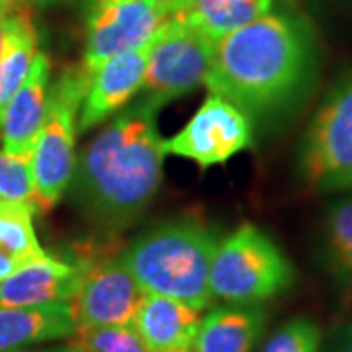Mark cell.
<instances>
[{"mask_svg": "<svg viewBox=\"0 0 352 352\" xmlns=\"http://www.w3.org/2000/svg\"><path fill=\"white\" fill-rule=\"evenodd\" d=\"M346 294H349V303L352 307V274H346Z\"/></svg>", "mask_w": 352, "mask_h": 352, "instance_id": "d6a6232c", "label": "cell"}, {"mask_svg": "<svg viewBox=\"0 0 352 352\" xmlns=\"http://www.w3.org/2000/svg\"><path fill=\"white\" fill-rule=\"evenodd\" d=\"M50 75L51 63L45 53L38 51L32 69L25 76L24 85L8 102L2 122V151L10 155L32 157L34 145L38 139L39 127L47 110V96H50Z\"/></svg>", "mask_w": 352, "mask_h": 352, "instance_id": "4fadbf2b", "label": "cell"}, {"mask_svg": "<svg viewBox=\"0 0 352 352\" xmlns=\"http://www.w3.org/2000/svg\"><path fill=\"white\" fill-rule=\"evenodd\" d=\"M24 264L20 263V261H16V258H12L10 254H6L4 251H0V282L2 280H6V278L10 276V274H14L18 268H22Z\"/></svg>", "mask_w": 352, "mask_h": 352, "instance_id": "d4e9b609", "label": "cell"}, {"mask_svg": "<svg viewBox=\"0 0 352 352\" xmlns=\"http://www.w3.org/2000/svg\"><path fill=\"white\" fill-rule=\"evenodd\" d=\"M76 333L71 302L32 307H0V352H28V349L67 339Z\"/></svg>", "mask_w": 352, "mask_h": 352, "instance_id": "9a60e30c", "label": "cell"}, {"mask_svg": "<svg viewBox=\"0 0 352 352\" xmlns=\"http://www.w3.org/2000/svg\"><path fill=\"white\" fill-rule=\"evenodd\" d=\"M266 311L261 305L214 309L200 321L190 352H251L263 337Z\"/></svg>", "mask_w": 352, "mask_h": 352, "instance_id": "2e32d148", "label": "cell"}, {"mask_svg": "<svg viewBox=\"0 0 352 352\" xmlns=\"http://www.w3.org/2000/svg\"><path fill=\"white\" fill-rule=\"evenodd\" d=\"M215 39L182 16H170L155 34L149 47L143 100L155 108L204 85L212 67Z\"/></svg>", "mask_w": 352, "mask_h": 352, "instance_id": "52a82bcc", "label": "cell"}, {"mask_svg": "<svg viewBox=\"0 0 352 352\" xmlns=\"http://www.w3.org/2000/svg\"><path fill=\"white\" fill-rule=\"evenodd\" d=\"M164 20H168V16L159 0L90 8L82 67L92 73L116 55L151 43Z\"/></svg>", "mask_w": 352, "mask_h": 352, "instance_id": "30bf717a", "label": "cell"}, {"mask_svg": "<svg viewBox=\"0 0 352 352\" xmlns=\"http://www.w3.org/2000/svg\"><path fill=\"white\" fill-rule=\"evenodd\" d=\"M217 241L206 227L175 221L155 227L120 254L147 294L173 298L196 309L214 302L210 266Z\"/></svg>", "mask_w": 352, "mask_h": 352, "instance_id": "3957f363", "label": "cell"}, {"mask_svg": "<svg viewBox=\"0 0 352 352\" xmlns=\"http://www.w3.org/2000/svg\"><path fill=\"white\" fill-rule=\"evenodd\" d=\"M327 352H346V351H344V346L340 344L339 337H335V339H333V342L329 344Z\"/></svg>", "mask_w": 352, "mask_h": 352, "instance_id": "4dcf8cb0", "label": "cell"}, {"mask_svg": "<svg viewBox=\"0 0 352 352\" xmlns=\"http://www.w3.org/2000/svg\"><path fill=\"white\" fill-rule=\"evenodd\" d=\"M34 36H38V30L28 8L0 20V57L10 50L14 43L25 38H34Z\"/></svg>", "mask_w": 352, "mask_h": 352, "instance_id": "cb8c5ba5", "label": "cell"}, {"mask_svg": "<svg viewBox=\"0 0 352 352\" xmlns=\"http://www.w3.org/2000/svg\"><path fill=\"white\" fill-rule=\"evenodd\" d=\"M294 266L268 233L245 223L215 247L210 292L233 305H261L294 284Z\"/></svg>", "mask_w": 352, "mask_h": 352, "instance_id": "277c9868", "label": "cell"}, {"mask_svg": "<svg viewBox=\"0 0 352 352\" xmlns=\"http://www.w3.org/2000/svg\"><path fill=\"white\" fill-rule=\"evenodd\" d=\"M129 2H139V0H90V8L110 6V4H129Z\"/></svg>", "mask_w": 352, "mask_h": 352, "instance_id": "f1b7e54d", "label": "cell"}, {"mask_svg": "<svg viewBox=\"0 0 352 352\" xmlns=\"http://www.w3.org/2000/svg\"><path fill=\"white\" fill-rule=\"evenodd\" d=\"M303 180L319 192L352 190V71L327 92L305 131Z\"/></svg>", "mask_w": 352, "mask_h": 352, "instance_id": "8992f818", "label": "cell"}, {"mask_svg": "<svg viewBox=\"0 0 352 352\" xmlns=\"http://www.w3.org/2000/svg\"><path fill=\"white\" fill-rule=\"evenodd\" d=\"M149 47L151 43L116 55L90 73L87 94L78 113L80 133L106 122L127 102L133 100L145 80Z\"/></svg>", "mask_w": 352, "mask_h": 352, "instance_id": "8fae6325", "label": "cell"}, {"mask_svg": "<svg viewBox=\"0 0 352 352\" xmlns=\"http://www.w3.org/2000/svg\"><path fill=\"white\" fill-rule=\"evenodd\" d=\"M337 337H339L340 344L344 346V351L352 352V321H351V323H346L344 327L340 329Z\"/></svg>", "mask_w": 352, "mask_h": 352, "instance_id": "83f0119b", "label": "cell"}, {"mask_svg": "<svg viewBox=\"0 0 352 352\" xmlns=\"http://www.w3.org/2000/svg\"><path fill=\"white\" fill-rule=\"evenodd\" d=\"M159 2H161V6L164 8V12H166L168 18L180 14L186 6H188V0H159Z\"/></svg>", "mask_w": 352, "mask_h": 352, "instance_id": "4316f807", "label": "cell"}, {"mask_svg": "<svg viewBox=\"0 0 352 352\" xmlns=\"http://www.w3.org/2000/svg\"><path fill=\"white\" fill-rule=\"evenodd\" d=\"M200 321V309L173 298L147 294L131 327L149 352H176L192 349Z\"/></svg>", "mask_w": 352, "mask_h": 352, "instance_id": "5bb4252c", "label": "cell"}, {"mask_svg": "<svg viewBox=\"0 0 352 352\" xmlns=\"http://www.w3.org/2000/svg\"><path fill=\"white\" fill-rule=\"evenodd\" d=\"M323 333L309 317H294L266 340L263 352H319Z\"/></svg>", "mask_w": 352, "mask_h": 352, "instance_id": "603a6c76", "label": "cell"}, {"mask_svg": "<svg viewBox=\"0 0 352 352\" xmlns=\"http://www.w3.org/2000/svg\"><path fill=\"white\" fill-rule=\"evenodd\" d=\"M329 256L342 276L352 274V194L335 200L325 217Z\"/></svg>", "mask_w": 352, "mask_h": 352, "instance_id": "d6986e66", "label": "cell"}, {"mask_svg": "<svg viewBox=\"0 0 352 352\" xmlns=\"http://www.w3.org/2000/svg\"><path fill=\"white\" fill-rule=\"evenodd\" d=\"M90 73L82 65L65 69L50 87L47 110L32 153L36 208L47 212L63 198L76 164L78 113L87 94Z\"/></svg>", "mask_w": 352, "mask_h": 352, "instance_id": "5b68a950", "label": "cell"}, {"mask_svg": "<svg viewBox=\"0 0 352 352\" xmlns=\"http://www.w3.org/2000/svg\"><path fill=\"white\" fill-rule=\"evenodd\" d=\"M32 4H38V6H47V4H55V2H71V0H28Z\"/></svg>", "mask_w": 352, "mask_h": 352, "instance_id": "1f68e13d", "label": "cell"}, {"mask_svg": "<svg viewBox=\"0 0 352 352\" xmlns=\"http://www.w3.org/2000/svg\"><path fill=\"white\" fill-rule=\"evenodd\" d=\"M0 201H28L36 206L32 157L0 151Z\"/></svg>", "mask_w": 352, "mask_h": 352, "instance_id": "44dd1931", "label": "cell"}, {"mask_svg": "<svg viewBox=\"0 0 352 352\" xmlns=\"http://www.w3.org/2000/svg\"><path fill=\"white\" fill-rule=\"evenodd\" d=\"M176 352H190V351H176Z\"/></svg>", "mask_w": 352, "mask_h": 352, "instance_id": "e575fe53", "label": "cell"}, {"mask_svg": "<svg viewBox=\"0 0 352 352\" xmlns=\"http://www.w3.org/2000/svg\"><path fill=\"white\" fill-rule=\"evenodd\" d=\"M57 352H85V351H80L78 346H75V344H71V346H67V349H61V351H57Z\"/></svg>", "mask_w": 352, "mask_h": 352, "instance_id": "836d02e7", "label": "cell"}, {"mask_svg": "<svg viewBox=\"0 0 352 352\" xmlns=\"http://www.w3.org/2000/svg\"><path fill=\"white\" fill-rule=\"evenodd\" d=\"M73 344L85 352H149L131 325L76 329Z\"/></svg>", "mask_w": 352, "mask_h": 352, "instance_id": "7402d4cb", "label": "cell"}, {"mask_svg": "<svg viewBox=\"0 0 352 352\" xmlns=\"http://www.w3.org/2000/svg\"><path fill=\"white\" fill-rule=\"evenodd\" d=\"M349 2H352V0H349Z\"/></svg>", "mask_w": 352, "mask_h": 352, "instance_id": "d590c367", "label": "cell"}, {"mask_svg": "<svg viewBox=\"0 0 352 352\" xmlns=\"http://www.w3.org/2000/svg\"><path fill=\"white\" fill-rule=\"evenodd\" d=\"M28 8V0H0V20Z\"/></svg>", "mask_w": 352, "mask_h": 352, "instance_id": "484cf974", "label": "cell"}, {"mask_svg": "<svg viewBox=\"0 0 352 352\" xmlns=\"http://www.w3.org/2000/svg\"><path fill=\"white\" fill-rule=\"evenodd\" d=\"M317 69L311 24L300 14L272 8L215 41L204 87L249 118H274L307 98Z\"/></svg>", "mask_w": 352, "mask_h": 352, "instance_id": "6da1fadb", "label": "cell"}, {"mask_svg": "<svg viewBox=\"0 0 352 352\" xmlns=\"http://www.w3.org/2000/svg\"><path fill=\"white\" fill-rule=\"evenodd\" d=\"M36 206L28 201H0V251L22 264L47 256L36 237Z\"/></svg>", "mask_w": 352, "mask_h": 352, "instance_id": "ac0fdd59", "label": "cell"}, {"mask_svg": "<svg viewBox=\"0 0 352 352\" xmlns=\"http://www.w3.org/2000/svg\"><path fill=\"white\" fill-rule=\"evenodd\" d=\"M38 36L22 39L0 57V122L8 102L24 85L25 76L32 69V63L38 55Z\"/></svg>", "mask_w": 352, "mask_h": 352, "instance_id": "ffe728a7", "label": "cell"}, {"mask_svg": "<svg viewBox=\"0 0 352 352\" xmlns=\"http://www.w3.org/2000/svg\"><path fill=\"white\" fill-rule=\"evenodd\" d=\"M274 8V0H217L200 8H192L182 14L190 24L200 28L212 39H221L227 34L251 24Z\"/></svg>", "mask_w": 352, "mask_h": 352, "instance_id": "e0dca14e", "label": "cell"}, {"mask_svg": "<svg viewBox=\"0 0 352 352\" xmlns=\"http://www.w3.org/2000/svg\"><path fill=\"white\" fill-rule=\"evenodd\" d=\"M82 278V264L43 256L24 264L0 282V307H32L71 302Z\"/></svg>", "mask_w": 352, "mask_h": 352, "instance_id": "7c38bea8", "label": "cell"}, {"mask_svg": "<svg viewBox=\"0 0 352 352\" xmlns=\"http://www.w3.org/2000/svg\"><path fill=\"white\" fill-rule=\"evenodd\" d=\"M157 110L141 100L113 118L80 153L73 173L76 200L110 231L135 221L163 180L164 149Z\"/></svg>", "mask_w": 352, "mask_h": 352, "instance_id": "7a4b0ae2", "label": "cell"}, {"mask_svg": "<svg viewBox=\"0 0 352 352\" xmlns=\"http://www.w3.org/2000/svg\"><path fill=\"white\" fill-rule=\"evenodd\" d=\"M147 292L122 258L82 264V278L71 300L76 329L131 325Z\"/></svg>", "mask_w": 352, "mask_h": 352, "instance_id": "9c48e42d", "label": "cell"}, {"mask_svg": "<svg viewBox=\"0 0 352 352\" xmlns=\"http://www.w3.org/2000/svg\"><path fill=\"white\" fill-rule=\"evenodd\" d=\"M251 145L252 120L217 94H210L176 135L163 139L164 155L184 157L201 168L227 163Z\"/></svg>", "mask_w": 352, "mask_h": 352, "instance_id": "ba28073f", "label": "cell"}, {"mask_svg": "<svg viewBox=\"0 0 352 352\" xmlns=\"http://www.w3.org/2000/svg\"><path fill=\"white\" fill-rule=\"evenodd\" d=\"M212 2H217V0H188V6L182 10V12H186V10H192V8H200V6H206V4H212ZM180 12V14H182Z\"/></svg>", "mask_w": 352, "mask_h": 352, "instance_id": "f546056e", "label": "cell"}]
</instances>
